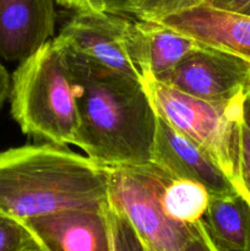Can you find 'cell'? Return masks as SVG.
<instances>
[{"label": "cell", "mask_w": 250, "mask_h": 251, "mask_svg": "<svg viewBox=\"0 0 250 251\" xmlns=\"http://www.w3.org/2000/svg\"><path fill=\"white\" fill-rule=\"evenodd\" d=\"M210 198V193L200 184L172 178L162 191L161 203L168 220L190 227L201 222Z\"/></svg>", "instance_id": "cell-14"}, {"label": "cell", "mask_w": 250, "mask_h": 251, "mask_svg": "<svg viewBox=\"0 0 250 251\" xmlns=\"http://www.w3.org/2000/svg\"><path fill=\"white\" fill-rule=\"evenodd\" d=\"M207 0H127L122 15H130L140 21L162 22L171 16L205 5Z\"/></svg>", "instance_id": "cell-15"}, {"label": "cell", "mask_w": 250, "mask_h": 251, "mask_svg": "<svg viewBox=\"0 0 250 251\" xmlns=\"http://www.w3.org/2000/svg\"><path fill=\"white\" fill-rule=\"evenodd\" d=\"M27 251H46V250H44L43 248H42L41 245L38 244V245H37V247H34L33 249H29V250H27Z\"/></svg>", "instance_id": "cell-25"}, {"label": "cell", "mask_w": 250, "mask_h": 251, "mask_svg": "<svg viewBox=\"0 0 250 251\" xmlns=\"http://www.w3.org/2000/svg\"><path fill=\"white\" fill-rule=\"evenodd\" d=\"M64 48L78 112L74 145L103 168L151 163L158 117L142 80Z\"/></svg>", "instance_id": "cell-1"}, {"label": "cell", "mask_w": 250, "mask_h": 251, "mask_svg": "<svg viewBox=\"0 0 250 251\" xmlns=\"http://www.w3.org/2000/svg\"><path fill=\"white\" fill-rule=\"evenodd\" d=\"M85 1L86 0H56V4L69 7V9H74L76 11H82L85 7Z\"/></svg>", "instance_id": "cell-24"}, {"label": "cell", "mask_w": 250, "mask_h": 251, "mask_svg": "<svg viewBox=\"0 0 250 251\" xmlns=\"http://www.w3.org/2000/svg\"><path fill=\"white\" fill-rule=\"evenodd\" d=\"M206 4L218 10L250 17V0H207Z\"/></svg>", "instance_id": "cell-20"}, {"label": "cell", "mask_w": 250, "mask_h": 251, "mask_svg": "<svg viewBox=\"0 0 250 251\" xmlns=\"http://www.w3.org/2000/svg\"><path fill=\"white\" fill-rule=\"evenodd\" d=\"M130 21L109 12L76 11L55 39L74 53L142 80L127 50Z\"/></svg>", "instance_id": "cell-7"}, {"label": "cell", "mask_w": 250, "mask_h": 251, "mask_svg": "<svg viewBox=\"0 0 250 251\" xmlns=\"http://www.w3.org/2000/svg\"><path fill=\"white\" fill-rule=\"evenodd\" d=\"M161 24L190 38L250 63V17L205 4L171 16Z\"/></svg>", "instance_id": "cell-12"}, {"label": "cell", "mask_w": 250, "mask_h": 251, "mask_svg": "<svg viewBox=\"0 0 250 251\" xmlns=\"http://www.w3.org/2000/svg\"><path fill=\"white\" fill-rule=\"evenodd\" d=\"M201 223L220 251H250V203L240 194L211 196Z\"/></svg>", "instance_id": "cell-13"}, {"label": "cell", "mask_w": 250, "mask_h": 251, "mask_svg": "<svg viewBox=\"0 0 250 251\" xmlns=\"http://www.w3.org/2000/svg\"><path fill=\"white\" fill-rule=\"evenodd\" d=\"M234 186L238 193L250 203V130L244 123H242L239 129Z\"/></svg>", "instance_id": "cell-18"}, {"label": "cell", "mask_w": 250, "mask_h": 251, "mask_svg": "<svg viewBox=\"0 0 250 251\" xmlns=\"http://www.w3.org/2000/svg\"><path fill=\"white\" fill-rule=\"evenodd\" d=\"M151 163L174 179L200 184L211 196L239 194L233 181L207 152L159 117L157 119Z\"/></svg>", "instance_id": "cell-8"}, {"label": "cell", "mask_w": 250, "mask_h": 251, "mask_svg": "<svg viewBox=\"0 0 250 251\" xmlns=\"http://www.w3.org/2000/svg\"><path fill=\"white\" fill-rule=\"evenodd\" d=\"M10 81H11V76L9 75L4 65L0 63V113H1L2 108H4L5 102L9 98Z\"/></svg>", "instance_id": "cell-22"}, {"label": "cell", "mask_w": 250, "mask_h": 251, "mask_svg": "<svg viewBox=\"0 0 250 251\" xmlns=\"http://www.w3.org/2000/svg\"><path fill=\"white\" fill-rule=\"evenodd\" d=\"M163 83L199 100L230 102L250 88V63L199 42Z\"/></svg>", "instance_id": "cell-6"}, {"label": "cell", "mask_w": 250, "mask_h": 251, "mask_svg": "<svg viewBox=\"0 0 250 251\" xmlns=\"http://www.w3.org/2000/svg\"><path fill=\"white\" fill-rule=\"evenodd\" d=\"M24 223L46 251H110L103 207L65 211Z\"/></svg>", "instance_id": "cell-11"}, {"label": "cell", "mask_w": 250, "mask_h": 251, "mask_svg": "<svg viewBox=\"0 0 250 251\" xmlns=\"http://www.w3.org/2000/svg\"><path fill=\"white\" fill-rule=\"evenodd\" d=\"M38 245L22 221L0 212V251H27Z\"/></svg>", "instance_id": "cell-17"}, {"label": "cell", "mask_w": 250, "mask_h": 251, "mask_svg": "<svg viewBox=\"0 0 250 251\" xmlns=\"http://www.w3.org/2000/svg\"><path fill=\"white\" fill-rule=\"evenodd\" d=\"M9 100L24 134L47 144L74 145L78 112L73 74L65 48L55 38L19 64Z\"/></svg>", "instance_id": "cell-3"}, {"label": "cell", "mask_w": 250, "mask_h": 251, "mask_svg": "<svg viewBox=\"0 0 250 251\" xmlns=\"http://www.w3.org/2000/svg\"><path fill=\"white\" fill-rule=\"evenodd\" d=\"M103 212L109 233L110 251H146L144 240L119 208L107 201Z\"/></svg>", "instance_id": "cell-16"}, {"label": "cell", "mask_w": 250, "mask_h": 251, "mask_svg": "<svg viewBox=\"0 0 250 251\" xmlns=\"http://www.w3.org/2000/svg\"><path fill=\"white\" fill-rule=\"evenodd\" d=\"M56 0H0V56L22 63L53 39Z\"/></svg>", "instance_id": "cell-9"}, {"label": "cell", "mask_w": 250, "mask_h": 251, "mask_svg": "<svg viewBox=\"0 0 250 251\" xmlns=\"http://www.w3.org/2000/svg\"><path fill=\"white\" fill-rule=\"evenodd\" d=\"M108 174V201L124 213L145 244L157 251H181L195 225H178L164 215L161 195L173 176L152 163L112 168Z\"/></svg>", "instance_id": "cell-5"}, {"label": "cell", "mask_w": 250, "mask_h": 251, "mask_svg": "<svg viewBox=\"0 0 250 251\" xmlns=\"http://www.w3.org/2000/svg\"><path fill=\"white\" fill-rule=\"evenodd\" d=\"M127 50L142 81L163 83L199 42L161 22L130 21Z\"/></svg>", "instance_id": "cell-10"}, {"label": "cell", "mask_w": 250, "mask_h": 251, "mask_svg": "<svg viewBox=\"0 0 250 251\" xmlns=\"http://www.w3.org/2000/svg\"><path fill=\"white\" fill-rule=\"evenodd\" d=\"M142 82L157 115L207 152L234 184L244 96L230 102H208L164 83Z\"/></svg>", "instance_id": "cell-4"}, {"label": "cell", "mask_w": 250, "mask_h": 251, "mask_svg": "<svg viewBox=\"0 0 250 251\" xmlns=\"http://www.w3.org/2000/svg\"><path fill=\"white\" fill-rule=\"evenodd\" d=\"M145 247H146V251H157L156 249H153V248L150 247V245H147V244H145Z\"/></svg>", "instance_id": "cell-26"}, {"label": "cell", "mask_w": 250, "mask_h": 251, "mask_svg": "<svg viewBox=\"0 0 250 251\" xmlns=\"http://www.w3.org/2000/svg\"><path fill=\"white\" fill-rule=\"evenodd\" d=\"M181 251H220L213 244L207 232L203 228L202 223L199 222L194 226V230L191 237L183 247Z\"/></svg>", "instance_id": "cell-19"}, {"label": "cell", "mask_w": 250, "mask_h": 251, "mask_svg": "<svg viewBox=\"0 0 250 251\" xmlns=\"http://www.w3.org/2000/svg\"><path fill=\"white\" fill-rule=\"evenodd\" d=\"M242 119L245 126L250 130V88L245 92L242 104Z\"/></svg>", "instance_id": "cell-23"}, {"label": "cell", "mask_w": 250, "mask_h": 251, "mask_svg": "<svg viewBox=\"0 0 250 251\" xmlns=\"http://www.w3.org/2000/svg\"><path fill=\"white\" fill-rule=\"evenodd\" d=\"M108 168L66 146L26 145L0 151V212L28 221L108 201Z\"/></svg>", "instance_id": "cell-2"}, {"label": "cell", "mask_w": 250, "mask_h": 251, "mask_svg": "<svg viewBox=\"0 0 250 251\" xmlns=\"http://www.w3.org/2000/svg\"><path fill=\"white\" fill-rule=\"evenodd\" d=\"M126 1L127 0H86L82 11H102L122 15V10Z\"/></svg>", "instance_id": "cell-21"}]
</instances>
